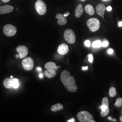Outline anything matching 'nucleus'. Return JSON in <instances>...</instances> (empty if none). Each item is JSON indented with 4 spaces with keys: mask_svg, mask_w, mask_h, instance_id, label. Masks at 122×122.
<instances>
[{
    "mask_svg": "<svg viewBox=\"0 0 122 122\" xmlns=\"http://www.w3.org/2000/svg\"><path fill=\"white\" fill-rule=\"evenodd\" d=\"M60 78L61 82L69 92H75L77 91L78 87L76 84L75 79L71 75L69 71H63L61 73Z\"/></svg>",
    "mask_w": 122,
    "mask_h": 122,
    "instance_id": "1",
    "label": "nucleus"
},
{
    "mask_svg": "<svg viewBox=\"0 0 122 122\" xmlns=\"http://www.w3.org/2000/svg\"><path fill=\"white\" fill-rule=\"evenodd\" d=\"M77 118L81 122H95L93 120V116L91 113L86 111H81L77 114Z\"/></svg>",
    "mask_w": 122,
    "mask_h": 122,
    "instance_id": "2",
    "label": "nucleus"
},
{
    "mask_svg": "<svg viewBox=\"0 0 122 122\" xmlns=\"http://www.w3.org/2000/svg\"><path fill=\"white\" fill-rule=\"evenodd\" d=\"M87 25L90 30L94 32L99 29L100 27V22L98 19L92 18L87 20Z\"/></svg>",
    "mask_w": 122,
    "mask_h": 122,
    "instance_id": "3",
    "label": "nucleus"
},
{
    "mask_svg": "<svg viewBox=\"0 0 122 122\" xmlns=\"http://www.w3.org/2000/svg\"><path fill=\"white\" fill-rule=\"evenodd\" d=\"M109 102L108 98L106 97H104L102 100L101 105L100 107V109H101L100 114L102 116V117H105L107 115H108V114L109 113Z\"/></svg>",
    "mask_w": 122,
    "mask_h": 122,
    "instance_id": "4",
    "label": "nucleus"
},
{
    "mask_svg": "<svg viewBox=\"0 0 122 122\" xmlns=\"http://www.w3.org/2000/svg\"><path fill=\"white\" fill-rule=\"evenodd\" d=\"M64 38L69 44H73L76 41V35L74 32L71 29H66L64 33Z\"/></svg>",
    "mask_w": 122,
    "mask_h": 122,
    "instance_id": "5",
    "label": "nucleus"
},
{
    "mask_svg": "<svg viewBox=\"0 0 122 122\" xmlns=\"http://www.w3.org/2000/svg\"><path fill=\"white\" fill-rule=\"evenodd\" d=\"M3 31L6 36L8 37H12L16 34L17 29L14 25L10 24H7L5 25Z\"/></svg>",
    "mask_w": 122,
    "mask_h": 122,
    "instance_id": "6",
    "label": "nucleus"
},
{
    "mask_svg": "<svg viewBox=\"0 0 122 122\" xmlns=\"http://www.w3.org/2000/svg\"><path fill=\"white\" fill-rule=\"evenodd\" d=\"M35 9L40 15H44L47 12V6L46 4L41 0H38L35 5Z\"/></svg>",
    "mask_w": 122,
    "mask_h": 122,
    "instance_id": "7",
    "label": "nucleus"
},
{
    "mask_svg": "<svg viewBox=\"0 0 122 122\" xmlns=\"http://www.w3.org/2000/svg\"><path fill=\"white\" fill-rule=\"evenodd\" d=\"M34 60L30 57H25L22 61V65L24 69L26 71H30L33 68Z\"/></svg>",
    "mask_w": 122,
    "mask_h": 122,
    "instance_id": "8",
    "label": "nucleus"
},
{
    "mask_svg": "<svg viewBox=\"0 0 122 122\" xmlns=\"http://www.w3.org/2000/svg\"><path fill=\"white\" fill-rule=\"evenodd\" d=\"M16 51L19 53L20 58L25 57L28 54V49L25 46L20 45L18 46L16 48Z\"/></svg>",
    "mask_w": 122,
    "mask_h": 122,
    "instance_id": "9",
    "label": "nucleus"
},
{
    "mask_svg": "<svg viewBox=\"0 0 122 122\" xmlns=\"http://www.w3.org/2000/svg\"><path fill=\"white\" fill-rule=\"evenodd\" d=\"M14 7L10 5H5L0 6V15H4L13 11Z\"/></svg>",
    "mask_w": 122,
    "mask_h": 122,
    "instance_id": "10",
    "label": "nucleus"
},
{
    "mask_svg": "<svg viewBox=\"0 0 122 122\" xmlns=\"http://www.w3.org/2000/svg\"><path fill=\"white\" fill-rule=\"evenodd\" d=\"M69 51V47L68 45L66 44H60L57 49L58 53L61 55H64L66 54Z\"/></svg>",
    "mask_w": 122,
    "mask_h": 122,
    "instance_id": "11",
    "label": "nucleus"
},
{
    "mask_svg": "<svg viewBox=\"0 0 122 122\" xmlns=\"http://www.w3.org/2000/svg\"><path fill=\"white\" fill-rule=\"evenodd\" d=\"M56 17L58 19L57 23L60 25H65L67 23V20L65 17L63 16L61 14H57L56 15Z\"/></svg>",
    "mask_w": 122,
    "mask_h": 122,
    "instance_id": "12",
    "label": "nucleus"
},
{
    "mask_svg": "<svg viewBox=\"0 0 122 122\" xmlns=\"http://www.w3.org/2000/svg\"><path fill=\"white\" fill-rule=\"evenodd\" d=\"M106 10L105 6L104 4H99L97 5L96 7V12L98 15L101 16H104L105 11Z\"/></svg>",
    "mask_w": 122,
    "mask_h": 122,
    "instance_id": "13",
    "label": "nucleus"
},
{
    "mask_svg": "<svg viewBox=\"0 0 122 122\" xmlns=\"http://www.w3.org/2000/svg\"><path fill=\"white\" fill-rule=\"evenodd\" d=\"M83 13V8L82 5L81 4H78L75 10V16L76 18L80 17Z\"/></svg>",
    "mask_w": 122,
    "mask_h": 122,
    "instance_id": "14",
    "label": "nucleus"
},
{
    "mask_svg": "<svg viewBox=\"0 0 122 122\" xmlns=\"http://www.w3.org/2000/svg\"><path fill=\"white\" fill-rule=\"evenodd\" d=\"M45 67L46 69L49 70H57L58 68V66L56 65V63L52 61H49L47 62L45 65Z\"/></svg>",
    "mask_w": 122,
    "mask_h": 122,
    "instance_id": "15",
    "label": "nucleus"
},
{
    "mask_svg": "<svg viewBox=\"0 0 122 122\" xmlns=\"http://www.w3.org/2000/svg\"><path fill=\"white\" fill-rule=\"evenodd\" d=\"M56 70L47 69L44 71V75L48 78H50L54 77L56 75Z\"/></svg>",
    "mask_w": 122,
    "mask_h": 122,
    "instance_id": "16",
    "label": "nucleus"
},
{
    "mask_svg": "<svg viewBox=\"0 0 122 122\" xmlns=\"http://www.w3.org/2000/svg\"><path fill=\"white\" fill-rule=\"evenodd\" d=\"M85 10L86 12L90 15H92L95 14V10L91 4L86 5L85 7Z\"/></svg>",
    "mask_w": 122,
    "mask_h": 122,
    "instance_id": "17",
    "label": "nucleus"
},
{
    "mask_svg": "<svg viewBox=\"0 0 122 122\" xmlns=\"http://www.w3.org/2000/svg\"><path fill=\"white\" fill-rule=\"evenodd\" d=\"M63 109V105L61 103H57L52 105L51 107V109L53 112H57Z\"/></svg>",
    "mask_w": 122,
    "mask_h": 122,
    "instance_id": "18",
    "label": "nucleus"
},
{
    "mask_svg": "<svg viewBox=\"0 0 122 122\" xmlns=\"http://www.w3.org/2000/svg\"><path fill=\"white\" fill-rule=\"evenodd\" d=\"M3 84L5 87L7 89L12 88V81L11 79L6 78L3 81Z\"/></svg>",
    "mask_w": 122,
    "mask_h": 122,
    "instance_id": "19",
    "label": "nucleus"
},
{
    "mask_svg": "<svg viewBox=\"0 0 122 122\" xmlns=\"http://www.w3.org/2000/svg\"><path fill=\"white\" fill-rule=\"evenodd\" d=\"M12 81V87L14 89L18 88L19 86V82L18 79L16 78H11Z\"/></svg>",
    "mask_w": 122,
    "mask_h": 122,
    "instance_id": "20",
    "label": "nucleus"
},
{
    "mask_svg": "<svg viewBox=\"0 0 122 122\" xmlns=\"http://www.w3.org/2000/svg\"><path fill=\"white\" fill-rule=\"evenodd\" d=\"M117 92L116 89L113 87H111L109 90V95L111 97H113L116 96Z\"/></svg>",
    "mask_w": 122,
    "mask_h": 122,
    "instance_id": "21",
    "label": "nucleus"
},
{
    "mask_svg": "<svg viewBox=\"0 0 122 122\" xmlns=\"http://www.w3.org/2000/svg\"><path fill=\"white\" fill-rule=\"evenodd\" d=\"M92 46L95 48H100L102 46V42L100 40H96L92 43Z\"/></svg>",
    "mask_w": 122,
    "mask_h": 122,
    "instance_id": "22",
    "label": "nucleus"
},
{
    "mask_svg": "<svg viewBox=\"0 0 122 122\" xmlns=\"http://www.w3.org/2000/svg\"><path fill=\"white\" fill-rule=\"evenodd\" d=\"M114 105L117 107H120L122 106V98H118L115 101Z\"/></svg>",
    "mask_w": 122,
    "mask_h": 122,
    "instance_id": "23",
    "label": "nucleus"
},
{
    "mask_svg": "<svg viewBox=\"0 0 122 122\" xmlns=\"http://www.w3.org/2000/svg\"><path fill=\"white\" fill-rule=\"evenodd\" d=\"M88 61L90 62V63H92L93 61V57L92 54H89L88 55Z\"/></svg>",
    "mask_w": 122,
    "mask_h": 122,
    "instance_id": "24",
    "label": "nucleus"
},
{
    "mask_svg": "<svg viewBox=\"0 0 122 122\" xmlns=\"http://www.w3.org/2000/svg\"><path fill=\"white\" fill-rule=\"evenodd\" d=\"M109 45V42L107 41H104L102 43V46L103 47H107Z\"/></svg>",
    "mask_w": 122,
    "mask_h": 122,
    "instance_id": "25",
    "label": "nucleus"
},
{
    "mask_svg": "<svg viewBox=\"0 0 122 122\" xmlns=\"http://www.w3.org/2000/svg\"><path fill=\"white\" fill-rule=\"evenodd\" d=\"M84 43H85V45H86V46L87 47H90L91 46V42L88 40L85 41Z\"/></svg>",
    "mask_w": 122,
    "mask_h": 122,
    "instance_id": "26",
    "label": "nucleus"
},
{
    "mask_svg": "<svg viewBox=\"0 0 122 122\" xmlns=\"http://www.w3.org/2000/svg\"><path fill=\"white\" fill-rule=\"evenodd\" d=\"M108 53L109 54H113V49H112V48H110V49H109L108 50Z\"/></svg>",
    "mask_w": 122,
    "mask_h": 122,
    "instance_id": "27",
    "label": "nucleus"
},
{
    "mask_svg": "<svg viewBox=\"0 0 122 122\" xmlns=\"http://www.w3.org/2000/svg\"><path fill=\"white\" fill-rule=\"evenodd\" d=\"M75 121V119L74 118H72L67 121L68 122H74Z\"/></svg>",
    "mask_w": 122,
    "mask_h": 122,
    "instance_id": "28",
    "label": "nucleus"
},
{
    "mask_svg": "<svg viewBox=\"0 0 122 122\" xmlns=\"http://www.w3.org/2000/svg\"><path fill=\"white\" fill-rule=\"evenodd\" d=\"M107 10H108V11H111V10H112V7L111 6H109L108 7H107Z\"/></svg>",
    "mask_w": 122,
    "mask_h": 122,
    "instance_id": "29",
    "label": "nucleus"
},
{
    "mask_svg": "<svg viewBox=\"0 0 122 122\" xmlns=\"http://www.w3.org/2000/svg\"><path fill=\"white\" fill-rule=\"evenodd\" d=\"M69 14H70V12H67L66 13H64L63 14V16L66 17L68 15H69Z\"/></svg>",
    "mask_w": 122,
    "mask_h": 122,
    "instance_id": "30",
    "label": "nucleus"
},
{
    "mask_svg": "<svg viewBox=\"0 0 122 122\" xmlns=\"http://www.w3.org/2000/svg\"><path fill=\"white\" fill-rule=\"evenodd\" d=\"M109 119H110V120H112V121H114V122H115V121H116V120L115 119H114V118H112L111 117H109V118H108Z\"/></svg>",
    "mask_w": 122,
    "mask_h": 122,
    "instance_id": "31",
    "label": "nucleus"
},
{
    "mask_svg": "<svg viewBox=\"0 0 122 122\" xmlns=\"http://www.w3.org/2000/svg\"><path fill=\"white\" fill-rule=\"evenodd\" d=\"M88 69V67L87 66H85V67H82V70H87Z\"/></svg>",
    "mask_w": 122,
    "mask_h": 122,
    "instance_id": "32",
    "label": "nucleus"
},
{
    "mask_svg": "<svg viewBox=\"0 0 122 122\" xmlns=\"http://www.w3.org/2000/svg\"><path fill=\"white\" fill-rule=\"evenodd\" d=\"M10 0H1V1L3 2H4V3H6V2H9Z\"/></svg>",
    "mask_w": 122,
    "mask_h": 122,
    "instance_id": "33",
    "label": "nucleus"
},
{
    "mask_svg": "<svg viewBox=\"0 0 122 122\" xmlns=\"http://www.w3.org/2000/svg\"><path fill=\"white\" fill-rule=\"evenodd\" d=\"M39 76L40 78H42L43 77V74L42 73L39 74Z\"/></svg>",
    "mask_w": 122,
    "mask_h": 122,
    "instance_id": "34",
    "label": "nucleus"
},
{
    "mask_svg": "<svg viewBox=\"0 0 122 122\" xmlns=\"http://www.w3.org/2000/svg\"><path fill=\"white\" fill-rule=\"evenodd\" d=\"M118 26L119 27L122 26V21H120L118 23Z\"/></svg>",
    "mask_w": 122,
    "mask_h": 122,
    "instance_id": "35",
    "label": "nucleus"
},
{
    "mask_svg": "<svg viewBox=\"0 0 122 122\" xmlns=\"http://www.w3.org/2000/svg\"><path fill=\"white\" fill-rule=\"evenodd\" d=\"M37 70L39 71H41L42 70V69H41V68L40 67H38L37 68Z\"/></svg>",
    "mask_w": 122,
    "mask_h": 122,
    "instance_id": "36",
    "label": "nucleus"
},
{
    "mask_svg": "<svg viewBox=\"0 0 122 122\" xmlns=\"http://www.w3.org/2000/svg\"><path fill=\"white\" fill-rule=\"evenodd\" d=\"M119 119H120V122H122V116H121V117H120V118H119Z\"/></svg>",
    "mask_w": 122,
    "mask_h": 122,
    "instance_id": "37",
    "label": "nucleus"
},
{
    "mask_svg": "<svg viewBox=\"0 0 122 122\" xmlns=\"http://www.w3.org/2000/svg\"><path fill=\"white\" fill-rule=\"evenodd\" d=\"M10 78H13V76H10Z\"/></svg>",
    "mask_w": 122,
    "mask_h": 122,
    "instance_id": "38",
    "label": "nucleus"
},
{
    "mask_svg": "<svg viewBox=\"0 0 122 122\" xmlns=\"http://www.w3.org/2000/svg\"><path fill=\"white\" fill-rule=\"evenodd\" d=\"M19 57V55H16V57Z\"/></svg>",
    "mask_w": 122,
    "mask_h": 122,
    "instance_id": "39",
    "label": "nucleus"
},
{
    "mask_svg": "<svg viewBox=\"0 0 122 122\" xmlns=\"http://www.w3.org/2000/svg\"><path fill=\"white\" fill-rule=\"evenodd\" d=\"M104 0V1H106V0Z\"/></svg>",
    "mask_w": 122,
    "mask_h": 122,
    "instance_id": "40",
    "label": "nucleus"
},
{
    "mask_svg": "<svg viewBox=\"0 0 122 122\" xmlns=\"http://www.w3.org/2000/svg\"><path fill=\"white\" fill-rule=\"evenodd\" d=\"M16 10H19V8H16Z\"/></svg>",
    "mask_w": 122,
    "mask_h": 122,
    "instance_id": "41",
    "label": "nucleus"
},
{
    "mask_svg": "<svg viewBox=\"0 0 122 122\" xmlns=\"http://www.w3.org/2000/svg\"></svg>",
    "mask_w": 122,
    "mask_h": 122,
    "instance_id": "42",
    "label": "nucleus"
}]
</instances>
